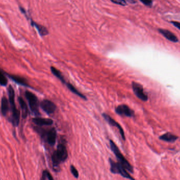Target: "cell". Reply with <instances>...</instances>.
Wrapping results in <instances>:
<instances>
[{
	"mask_svg": "<svg viewBox=\"0 0 180 180\" xmlns=\"http://www.w3.org/2000/svg\"><path fill=\"white\" fill-rule=\"evenodd\" d=\"M141 2L147 6H151L152 4V2L151 1H141Z\"/></svg>",
	"mask_w": 180,
	"mask_h": 180,
	"instance_id": "obj_25",
	"label": "cell"
},
{
	"mask_svg": "<svg viewBox=\"0 0 180 180\" xmlns=\"http://www.w3.org/2000/svg\"><path fill=\"white\" fill-rule=\"evenodd\" d=\"M110 148L113 152L114 155H116V157L117 158L119 163L123 166L127 170L129 171L130 172L133 173V167L131 165L129 162L126 159L125 157H124L123 154L120 152L118 146H116L114 142L112 140H110Z\"/></svg>",
	"mask_w": 180,
	"mask_h": 180,
	"instance_id": "obj_3",
	"label": "cell"
},
{
	"mask_svg": "<svg viewBox=\"0 0 180 180\" xmlns=\"http://www.w3.org/2000/svg\"><path fill=\"white\" fill-rule=\"evenodd\" d=\"M159 32L161 33V35H163V36L165 37L170 41L173 42H177L178 41V38L175 35L171 32V31L166 29H159Z\"/></svg>",
	"mask_w": 180,
	"mask_h": 180,
	"instance_id": "obj_13",
	"label": "cell"
},
{
	"mask_svg": "<svg viewBox=\"0 0 180 180\" xmlns=\"http://www.w3.org/2000/svg\"><path fill=\"white\" fill-rule=\"evenodd\" d=\"M110 164V171L113 174H119L124 178H127L130 180H135L134 178L129 174L127 170L119 163H116L111 159H109Z\"/></svg>",
	"mask_w": 180,
	"mask_h": 180,
	"instance_id": "obj_5",
	"label": "cell"
},
{
	"mask_svg": "<svg viewBox=\"0 0 180 180\" xmlns=\"http://www.w3.org/2000/svg\"><path fill=\"white\" fill-rule=\"evenodd\" d=\"M40 105L42 110L48 115L54 113L57 109V106L55 103L50 100H43Z\"/></svg>",
	"mask_w": 180,
	"mask_h": 180,
	"instance_id": "obj_8",
	"label": "cell"
},
{
	"mask_svg": "<svg viewBox=\"0 0 180 180\" xmlns=\"http://www.w3.org/2000/svg\"><path fill=\"white\" fill-rule=\"evenodd\" d=\"M159 138L160 140L165 142L172 143V142H174L175 141L178 140V137L171 133H167L165 134L162 135V136H160Z\"/></svg>",
	"mask_w": 180,
	"mask_h": 180,
	"instance_id": "obj_17",
	"label": "cell"
},
{
	"mask_svg": "<svg viewBox=\"0 0 180 180\" xmlns=\"http://www.w3.org/2000/svg\"><path fill=\"white\" fill-rule=\"evenodd\" d=\"M51 70L52 73L55 76V77H57V78L59 79V80L63 84H66L64 77L63 76L61 71H59L58 69H57V68H55V67H53V66L51 67Z\"/></svg>",
	"mask_w": 180,
	"mask_h": 180,
	"instance_id": "obj_19",
	"label": "cell"
},
{
	"mask_svg": "<svg viewBox=\"0 0 180 180\" xmlns=\"http://www.w3.org/2000/svg\"><path fill=\"white\" fill-rule=\"evenodd\" d=\"M132 87L133 92L138 98L144 102H146L148 100V95H146V92H144L143 87L141 84L138 82L133 81L132 83Z\"/></svg>",
	"mask_w": 180,
	"mask_h": 180,
	"instance_id": "obj_7",
	"label": "cell"
},
{
	"mask_svg": "<svg viewBox=\"0 0 180 180\" xmlns=\"http://www.w3.org/2000/svg\"><path fill=\"white\" fill-rule=\"evenodd\" d=\"M116 113L122 116L128 117H132L134 116V112L132 109L129 107L128 106L125 104H122L116 107Z\"/></svg>",
	"mask_w": 180,
	"mask_h": 180,
	"instance_id": "obj_9",
	"label": "cell"
},
{
	"mask_svg": "<svg viewBox=\"0 0 180 180\" xmlns=\"http://www.w3.org/2000/svg\"><path fill=\"white\" fill-rule=\"evenodd\" d=\"M31 24L37 29L38 32L39 33L40 36H45L48 35L49 31L46 27H44L43 25H40L39 24L36 23L35 22H34L32 20L31 21Z\"/></svg>",
	"mask_w": 180,
	"mask_h": 180,
	"instance_id": "obj_16",
	"label": "cell"
},
{
	"mask_svg": "<svg viewBox=\"0 0 180 180\" xmlns=\"http://www.w3.org/2000/svg\"><path fill=\"white\" fill-rule=\"evenodd\" d=\"M111 2L114 4H118L122 6H127V2L124 0H112Z\"/></svg>",
	"mask_w": 180,
	"mask_h": 180,
	"instance_id": "obj_22",
	"label": "cell"
},
{
	"mask_svg": "<svg viewBox=\"0 0 180 180\" xmlns=\"http://www.w3.org/2000/svg\"><path fill=\"white\" fill-rule=\"evenodd\" d=\"M8 84V79L4 75V73L0 71V85L2 86H6Z\"/></svg>",
	"mask_w": 180,
	"mask_h": 180,
	"instance_id": "obj_20",
	"label": "cell"
},
{
	"mask_svg": "<svg viewBox=\"0 0 180 180\" xmlns=\"http://www.w3.org/2000/svg\"><path fill=\"white\" fill-rule=\"evenodd\" d=\"M25 95L28 101L29 107L33 114L36 116H40V113L39 111L40 103H39L37 96L33 92H31L28 90H27L25 92Z\"/></svg>",
	"mask_w": 180,
	"mask_h": 180,
	"instance_id": "obj_4",
	"label": "cell"
},
{
	"mask_svg": "<svg viewBox=\"0 0 180 180\" xmlns=\"http://www.w3.org/2000/svg\"><path fill=\"white\" fill-rule=\"evenodd\" d=\"M18 100L22 110V116L23 117V118H26L28 114V107L26 103L25 102L24 100L21 97H19Z\"/></svg>",
	"mask_w": 180,
	"mask_h": 180,
	"instance_id": "obj_15",
	"label": "cell"
},
{
	"mask_svg": "<svg viewBox=\"0 0 180 180\" xmlns=\"http://www.w3.org/2000/svg\"><path fill=\"white\" fill-rule=\"evenodd\" d=\"M171 23H172L173 25H174L175 27H176L178 29H179L180 30V23L178 22H176V21H173L171 22Z\"/></svg>",
	"mask_w": 180,
	"mask_h": 180,
	"instance_id": "obj_26",
	"label": "cell"
},
{
	"mask_svg": "<svg viewBox=\"0 0 180 180\" xmlns=\"http://www.w3.org/2000/svg\"><path fill=\"white\" fill-rule=\"evenodd\" d=\"M33 123L39 126H51L53 124V121L51 119L41 118V117H35L32 119Z\"/></svg>",
	"mask_w": 180,
	"mask_h": 180,
	"instance_id": "obj_11",
	"label": "cell"
},
{
	"mask_svg": "<svg viewBox=\"0 0 180 180\" xmlns=\"http://www.w3.org/2000/svg\"><path fill=\"white\" fill-rule=\"evenodd\" d=\"M46 177L49 180H54L53 176H52L51 174L49 172V171H46Z\"/></svg>",
	"mask_w": 180,
	"mask_h": 180,
	"instance_id": "obj_23",
	"label": "cell"
},
{
	"mask_svg": "<svg viewBox=\"0 0 180 180\" xmlns=\"http://www.w3.org/2000/svg\"><path fill=\"white\" fill-rule=\"evenodd\" d=\"M6 75H8V77H9V78L17 84L23 86L28 87H30V85L28 83L27 79H25L24 78L20 77L19 76H16V75H9L8 73H6Z\"/></svg>",
	"mask_w": 180,
	"mask_h": 180,
	"instance_id": "obj_12",
	"label": "cell"
},
{
	"mask_svg": "<svg viewBox=\"0 0 180 180\" xmlns=\"http://www.w3.org/2000/svg\"><path fill=\"white\" fill-rule=\"evenodd\" d=\"M71 172L72 173V175H73L74 178H78L79 176V174L78 172V170H76L75 167L73 165H71L70 167Z\"/></svg>",
	"mask_w": 180,
	"mask_h": 180,
	"instance_id": "obj_21",
	"label": "cell"
},
{
	"mask_svg": "<svg viewBox=\"0 0 180 180\" xmlns=\"http://www.w3.org/2000/svg\"><path fill=\"white\" fill-rule=\"evenodd\" d=\"M46 171L47 170H44L43 171L42 177H41V178L40 180H46V179L47 178V177H46Z\"/></svg>",
	"mask_w": 180,
	"mask_h": 180,
	"instance_id": "obj_24",
	"label": "cell"
},
{
	"mask_svg": "<svg viewBox=\"0 0 180 180\" xmlns=\"http://www.w3.org/2000/svg\"><path fill=\"white\" fill-rule=\"evenodd\" d=\"M9 101L8 100L6 96H3L1 100V110L3 116H6L9 111Z\"/></svg>",
	"mask_w": 180,
	"mask_h": 180,
	"instance_id": "obj_14",
	"label": "cell"
},
{
	"mask_svg": "<svg viewBox=\"0 0 180 180\" xmlns=\"http://www.w3.org/2000/svg\"><path fill=\"white\" fill-rule=\"evenodd\" d=\"M68 157V152L66 146L63 144H60L57 146V150L52 155L51 159L53 169L55 172H59L60 164L66 161Z\"/></svg>",
	"mask_w": 180,
	"mask_h": 180,
	"instance_id": "obj_1",
	"label": "cell"
},
{
	"mask_svg": "<svg viewBox=\"0 0 180 180\" xmlns=\"http://www.w3.org/2000/svg\"><path fill=\"white\" fill-rule=\"evenodd\" d=\"M35 129L37 132L40 134L42 137L45 138L50 145L53 146L55 145L57 140V130L55 128H52L48 130H43L40 128Z\"/></svg>",
	"mask_w": 180,
	"mask_h": 180,
	"instance_id": "obj_6",
	"label": "cell"
},
{
	"mask_svg": "<svg viewBox=\"0 0 180 180\" xmlns=\"http://www.w3.org/2000/svg\"><path fill=\"white\" fill-rule=\"evenodd\" d=\"M102 116L104 118V119L109 124L112 126L116 127L117 129L119 130V133L121 134L122 138L124 141H125V136L124 134V132L123 129H122L121 126L119 124V123L116 122L114 119L112 118V117L110 116L107 114L103 113L102 114Z\"/></svg>",
	"mask_w": 180,
	"mask_h": 180,
	"instance_id": "obj_10",
	"label": "cell"
},
{
	"mask_svg": "<svg viewBox=\"0 0 180 180\" xmlns=\"http://www.w3.org/2000/svg\"><path fill=\"white\" fill-rule=\"evenodd\" d=\"M66 86L69 90H70L71 92H73V94H75L77 96H79L80 98H82L84 100H86V97H85L84 95L82 94L81 92H80L79 90L75 87L72 85L70 82H66Z\"/></svg>",
	"mask_w": 180,
	"mask_h": 180,
	"instance_id": "obj_18",
	"label": "cell"
},
{
	"mask_svg": "<svg viewBox=\"0 0 180 180\" xmlns=\"http://www.w3.org/2000/svg\"><path fill=\"white\" fill-rule=\"evenodd\" d=\"M8 92L9 101L12 111L11 118L10 121L14 126L17 127L19 125L20 123L21 113L16 107L15 103V92L13 87L11 85L9 86Z\"/></svg>",
	"mask_w": 180,
	"mask_h": 180,
	"instance_id": "obj_2",
	"label": "cell"
}]
</instances>
